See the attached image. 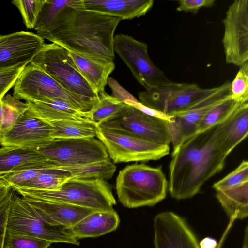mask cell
Wrapping results in <instances>:
<instances>
[{
  "mask_svg": "<svg viewBox=\"0 0 248 248\" xmlns=\"http://www.w3.org/2000/svg\"><path fill=\"white\" fill-rule=\"evenodd\" d=\"M15 191L11 190L7 197L0 205V248H3L7 230V221L10 208Z\"/></svg>",
  "mask_w": 248,
  "mask_h": 248,
  "instance_id": "37",
  "label": "cell"
},
{
  "mask_svg": "<svg viewBox=\"0 0 248 248\" xmlns=\"http://www.w3.org/2000/svg\"><path fill=\"white\" fill-rule=\"evenodd\" d=\"M51 242L7 230L3 248H48Z\"/></svg>",
  "mask_w": 248,
  "mask_h": 248,
  "instance_id": "33",
  "label": "cell"
},
{
  "mask_svg": "<svg viewBox=\"0 0 248 248\" xmlns=\"http://www.w3.org/2000/svg\"><path fill=\"white\" fill-rule=\"evenodd\" d=\"M231 82L209 88L207 92L188 110L172 116L167 122L168 130L173 149L195 133L205 116L216 107L231 98Z\"/></svg>",
  "mask_w": 248,
  "mask_h": 248,
  "instance_id": "12",
  "label": "cell"
},
{
  "mask_svg": "<svg viewBox=\"0 0 248 248\" xmlns=\"http://www.w3.org/2000/svg\"><path fill=\"white\" fill-rule=\"evenodd\" d=\"M115 187L121 203L134 208L154 206L164 199L168 182L161 167L134 164L119 171Z\"/></svg>",
  "mask_w": 248,
  "mask_h": 248,
  "instance_id": "3",
  "label": "cell"
},
{
  "mask_svg": "<svg viewBox=\"0 0 248 248\" xmlns=\"http://www.w3.org/2000/svg\"><path fill=\"white\" fill-rule=\"evenodd\" d=\"M43 0H14L12 3L19 10L26 27L34 28Z\"/></svg>",
  "mask_w": 248,
  "mask_h": 248,
  "instance_id": "36",
  "label": "cell"
},
{
  "mask_svg": "<svg viewBox=\"0 0 248 248\" xmlns=\"http://www.w3.org/2000/svg\"><path fill=\"white\" fill-rule=\"evenodd\" d=\"M82 76L98 94L104 92L109 75L115 69L114 60L69 51Z\"/></svg>",
  "mask_w": 248,
  "mask_h": 248,
  "instance_id": "22",
  "label": "cell"
},
{
  "mask_svg": "<svg viewBox=\"0 0 248 248\" xmlns=\"http://www.w3.org/2000/svg\"><path fill=\"white\" fill-rule=\"evenodd\" d=\"M12 189L11 186L2 177H0V205Z\"/></svg>",
  "mask_w": 248,
  "mask_h": 248,
  "instance_id": "42",
  "label": "cell"
},
{
  "mask_svg": "<svg viewBox=\"0 0 248 248\" xmlns=\"http://www.w3.org/2000/svg\"><path fill=\"white\" fill-rule=\"evenodd\" d=\"M98 95L99 101L87 112L88 120L96 126L116 116L125 105L105 91Z\"/></svg>",
  "mask_w": 248,
  "mask_h": 248,
  "instance_id": "29",
  "label": "cell"
},
{
  "mask_svg": "<svg viewBox=\"0 0 248 248\" xmlns=\"http://www.w3.org/2000/svg\"><path fill=\"white\" fill-rule=\"evenodd\" d=\"M3 121V110L1 103V99L0 100V132Z\"/></svg>",
  "mask_w": 248,
  "mask_h": 248,
  "instance_id": "45",
  "label": "cell"
},
{
  "mask_svg": "<svg viewBox=\"0 0 248 248\" xmlns=\"http://www.w3.org/2000/svg\"><path fill=\"white\" fill-rule=\"evenodd\" d=\"M41 36L20 31L0 35V72L24 67L45 44Z\"/></svg>",
  "mask_w": 248,
  "mask_h": 248,
  "instance_id": "15",
  "label": "cell"
},
{
  "mask_svg": "<svg viewBox=\"0 0 248 248\" xmlns=\"http://www.w3.org/2000/svg\"><path fill=\"white\" fill-rule=\"evenodd\" d=\"M154 231V248H200L195 235L184 219L172 212L156 215Z\"/></svg>",
  "mask_w": 248,
  "mask_h": 248,
  "instance_id": "17",
  "label": "cell"
},
{
  "mask_svg": "<svg viewBox=\"0 0 248 248\" xmlns=\"http://www.w3.org/2000/svg\"><path fill=\"white\" fill-rule=\"evenodd\" d=\"M195 83L174 82L139 93L143 105L170 116L190 109L208 91Z\"/></svg>",
  "mask_w": 248,
  "mask_h": 248,
  "instance_id": "11",
  "label": "cell"
},
{
  "mask_svg": "<svg viewBox=\"0 0 248 248\" xmlns=\"http://www.w3.org/2000/svg\"><path fill=\"white\" fill-rule=\"evenodd\" d=\"M13 87V96L26 102L58 100L83 112L89 111L94 105L65 90L43 69L31 62L24 67Z\"/></svg>",
  "mask_w": 248,
  "mask_h": 248,
  "instance_id": "6",
  "label": "cell"
},
{
  "mask_svg": "<svg viewBox=\"0 0 248 248\" xmlns=\"http://www.w3.org/2000/svg\"><path fill=\"white\" fill-rule=\"evenodd\" d=\"M74 0H43L34 28L37 32L46 29L58 15Z\"/></svg>",
  "mask_w": 248,
  "mask_h": 248,
  "instance_id": "31",
  "label": "cell"
},
{
  "mask_svg": "<svg viewBox=\"0 0 248 248\" xmlns=\"http://www.w3.org/2000/svg\"><path fill=\"white\" fill-rule=\"evenodd\" d=\"M222 146L229 155L248 134V103L242 104L221 124Z\"/></svg>",
  "mask_w": 248,
  "mask_h": 248,
  "instance_id": "23",
  "label": "cell"
},
{
  "mask_svg": "<svg viewBox=\"0 0 248 248\" xmlns=\"http://www.w3.org/2000/svg\"><path fill=\"white\" fill-rule=\"evenodd\" d=\"M248 182V162L243 160L231 173L214 184L216 191L224 190L237 186Z\"/></svg>",
  "mask_w": 248,
  "mask_h": 248,
  "instance_id": "34",
  "label": "cell"
},
{
  "mask_svg": "<svg viewBox=\"0 0 248 248\" xmlns=\"http://www.w3.org/2000/svg\"><path fill=\"white\" fill-rule=\"evenodd\" d=\"M167 122L147 115L125 104L116 116L97 126L124 131L155 143L169 146L171 141Z\"/></svg>",
  "mask_w": 248,
  "mask_h": 248,
  "instance_id": "14",
  "label": "cell"
},
{
  "mask_svg": "<svg viewBox=\"0 0 248 248\" xmlns=\"http://www.w3.org/2000/svg\"><path fill=\"white\" fill-rule=\"evenodd\" d=\"M71 178V175L68 171L57 168H45L35 177L13 188L41 190H55Z\"/></svg>",
  "mask_w": 248,
  "mask_h": 248,
  "instance_id": "27",
  "label": "cell"
},
{
  "mask_svg": "<svg viewBox=\"0 0 248 248\" xmlns=\"http://www.w3.org/2000/svg\"><path fill=\"white\" fill-rule=\"evenodd\" d=\"M120 219L117 212L110 210L95 211L87 215L74 225L66 228L75 239L96 237L115 231Z\"/></svg>",
  "mask_w": 248,
  "mask_h": 248,
  "instance_id": "21",
  "label": "cell"
},
{
  "mask_svg": "<svg viewBox=\"0 0 248 248\" xmlns=\"http://www.w3.org/2000/svg\"><path fill=\"white\" fill-rule=\"evenodd\" d=\"M200 248H216L217 246V241L210 237H205L199 243Z\"/></svg>",
  "mask_w": 248,
  "mask_h": 248,
  "instance_id": "43",
  "label": "cell"
},
{
  "mask_svg": "<svg viewBox=\"0 0 248 248\" xmlns=\"http://www.w3.org/2000/svg\"><path fill=\"white\" fill-rule=\"evenodd\" d=\"M3 110V121L0 132V138L13 126L17 118L28 108L27 102L10 94L5 95L1 99Z\"/></svg>",
  "mask_w": 248,
  "mask_h": 248,
  "instance_id": "32",
  "label": "cell"
},
{
  "mask_svg": "<svg viewBox=\"0 0 248 248\" xmlns=\"http://www.w3.org/2000/svg\"><path fill=\"white\" fill-rule=\"evenodd\" d=\"M221 124L186 138L173 149L168 182L172 198L193 197L222 170L228 155L222 146Z\"/></svg>",
  "mask_w": 248,
  "mask_h": 248,
  "instance_id": "1",
  "label": "cell"
},
{
  "mask_svg": "<svg viewBox=\"0 0 248 248\" xmlns=\"http://www.w3.org/2000/svg\"><path fill=\"white\" fill-rule=\"evenodd\" d=\"M23 198L47 223L66 228L74 225L87 215L95 211L62 202Z\"/></svg>",
  "mask_w": 248,
  "mask_h": 248,
  "instance_id": "19",
  "label": "cell"
},
{
  "mask_svg": "<svg viewBox=\"0 0 248 248\" xmlns=\"http://www.w3.org/2000/svg\"><path fill=\"white\" fill-rule=\"evenodd\" d=\"M242 248H248V228L246 226L245 231L244 239Z\"/></svg>",
  "mask_w": 248,
  "mask_h": 248,
  "instance_id": "44",
  "label": "cell"
},
{
  "mask_svg": "<svg viewBox=\"0 0 248 248\" xmlns=\"http://www.w3.org/2000/svg\"><path fill=\"white\" fill-rule=\"evenodd\" d=\"M7 230L52 243H79L66 228L52 225L45 221L25 199L14 192L9 210Z\"/></svg>",
  "mask_w": 248,
  "mask_h": 248,
  "instance_id": "9",
  "label": "cell"
},
{
  "mask_svg": "<svg viewBox=\"0 0 248 248\" xmlns=\"http://www.w3.org/2000/svg\"><path fill=\"white\" fill-rule=\"evenodd\" d=\"M114 51L129 68L136 79L149 90L171 83L151 60L148 45L128 35L114 36Z\"/></svg>",
  "mask_w": 248,
  "mask_h": 248,
  "instance_id": "10",
  "label": "cell"
},
{
  "mask_svg": "<svg viewBox=\"0 0 248 248\" xmlns=\"http://www.w3.org/2000/svg\"><path fill=\"white\" fill-rule=\"evenodd\" d=\"M216 197L228 217L242 219L248 215V182L232 188L216 191Z\"/></svg>",
  "mask_w": 248,
  "mask_h": 248,
  "instance_id": "25",
  "label": "cell"
},
{
  "mask_svg": "<svg viewBox=\"0 0 248 248\" xmlns=\"http://www.w3.org/2000/svg\"><path fill=\"white\" fill-rule=\"evenodd\" d=\"M245 102H237L230 98L218 105L205 116L194 134L203 132L220 124Z\"/></svg>",
  "mask_w": 248,
  "mask_h": 248,
  "instance_id": "30",
  "label": "cell"
},
{
  "mask_svg": "<svg viewBox=\"0 0 248 248\" xmlns=\"http://www.w3.org/2000/svg\"><path fill=\"white\" fill-rule=\"evenodd\" d=\"M28 109L36 116L47 121L65 119L87 120V112L78 110L70 104L58 100L26 102Z\"/></svg>",
  "mask_w": 248,
  "mask_h": 248,
  "instance_id": "24",
  "label": "cell"
},
{
  "mask_svg": "<svg viewBox=\"0 0 248 248\" xmlns=\"http://www.w3.org/2000/svg\"><path fill=\"white\" fill-rule=\"evenodd\" d=\"M223 24L226 62L241 67L248 62V0H236L230 4Z\"/></svg>",
  "mask_w": 248,
  "mask_h": 248,
  "instance_id": "13",
  "label": "cell"
},
{
  "mask_svg": "<svg viewBox=\"0 0 248 248\" xmlns=\"http://www.w3.org/2000/svg\"><path fill=\"white\" fill-rule=\"evenodd\" d=\"M107 84L112 90L111 96L120 102L124 103L127 101L136 102L138 101L112 77L108 78Z\"/></svg>",
  "mask_w": 248,
  "mask_h": 248,
  "instance_id": "40",
  "label": "cell"
},
{
  "mask_svg": "<svg viewBox=\"0 0 248 248\" xmlns=\"http://www.w3.org/2000/svg\"><path fill=\"white\" fill-rule=\"evenodd\" d=\"M231 98L240 102L248 100V62L240 67L230 85Z\"/></svg>",
  "mask_w": 248,
  "mask_h": 248,
  "instance_id": "35",
  "label": "cell"
},
{
  "mask_svg": "<svg viewBox=\"0 0 248 248\" xmlns=\"http://www.w3.org/2000/svg\"><path fill=\"white\" fill-rule=\"evenodd\" d=\"M56 168L68 171L73 178L106 180L113 176L116 166L109 159L83 165L58 167Z\"/></svg>",
  "mask_w": 248,
  "mask_h": 248,
  "instance_id": "28",
  "label": "cell"
},
{
  "mask_svg": "<svg viewBox=\"0 0 248 248\" xmlns=\"http://www.w3.org/2000/svg\"><path fill=\"white\" fill-rule=\"evenodd\" d=\"M43 168H54V167L44 156L34 149L11 146L0 148V175Z\"/></svg>",
  "mask_w": 248,
  "mask_h": 248,
  "instance_id": "18",
  "label": "cell"
},
{
  "mask_svg": "<svg viewBox=\"0 0 248 248\" xmlns=\"http://www.w3.org/2000/svg\"><path fill=\"white\" fill-rule=\"evenodd\" d=\"M12 188L23 197L62 202L94 211L110 210L116 203L108 184L99 179L71 178L59 188L52 190Z\"/></svg>",
  "mask_w": 248,
  "mask_h": 248,
  "instance_id": "4",
  "label": "cell"
},
{
  "mask_svg": "<svg viewBox=\"0 0 248 248\" xmlns=\"http://www.w3.org/2000/svg\"><path fill=\"white\" fill-rule=\"evenodd\" d=\"M53 165H83L109 160L107 150L98 139H53L34 149Z\"/></svg>",
  "mask_w": 248,
  "mask_h": 248,
  "instance_id": "7",
  "label": "cell"
},
{
  "mask_svg": "<svg viewBox=\"0 0 248 248\" xmlns=\"http://www.w3.org/2000/svg\"><path fill=\"white\" fill-rule=\"evenodd\" d=\"M31 62L39 66L68 92L95 105L98 94L81 75L69 51L52 43L45 44Z\"/></svg>",
  "mask_w": 248,
  "mask_h": 248,
  "instance_id": "5",
  "label": "cell"
},
{
  "mask_svg": "<svg viewBox=\"0 0 248 248\" xmlns=\"http://www.w3.org/2000/svg\"><path fill=\"white\" fill-rule=\"evenodd\" d=\"M24 68L18 67L0 72V100L14 86Z\"/></svg>",
  "mask_w": 248,
  "mask_h": 248,
  "instance_id": "38",
  "label": "cell"
},
{
  "mask_svg": "<svg viewBox=\"0 0 248 248\" xmlns=\"http://www.w3.org/2000/svg\"><path fill=\"white\" fill-rule=\"evenodd\" d=\"M5 176V175H4ZM3 176V175H0V177H3V176Z\"/></svg>",
  "mask_w": 248,
  "mask_h": 248,
  "instance_id": "46",
  "label": "cell"
},
{
  "mask_svg": "<svg viewBox=\"0 0 248 248\" xmlns=\"http://www.w3.org/2000/svg\"><path fill=\"white\" fill-rule=\"evenodd\" d=\"M153 0H82L83 8L122 20L145 15L154 4Z\"/></svg>",
  "mask_w": 248,
  "mask_h": 248,
  "instance_id": "20",
  "label": "cell"
},
{
  "mask_svg": "<svg viewBox=\"0 0 248 248\" xmlns=\"http://www.w3.org/2000/svg\"><path fill=\"white\" fill-rule=\"evenodd\" d=\"M121 20L86 10L82 0H74L37 34L70 52L114 60V32Z\"/></svg>",
  "mask_w": 248,
  "mask_h": 248,
  "instance_id": "2",
  "label": "cell"
},
{
  "mask_svg": "<svg viewBox=\"0 0 248 248\" xmlns=\"http://www.w3.org/2000/svg\"><path fill=\"white\" fill-rule=\"evenodd\" d=\"M52 133V127L48 121L27 108L0 138V144L35 149L53 139Z\"/></svg>",
  "mask_w": 248,
  "mask_h": 248,
  "instance_id": "16",
  "label": "cell"
},
{
  "mask_svg": "<svg viewBox=\"0 0 248 248\" xmlns=\"http://www.w3.org/2000/svg\"><path fill=\"white\" fill-rule=\"evenodd\" d=\"M48 122L52 127L53 139L96 137L97 126L87 120L65 119Z\"/></svg>",
  "mask_w": 248,
  "mask_h": 248,
  "instance_id": "26",
  "label": "cell"
},
{
  "mask_svg": "<svg viewBox=\"0 0 248 248\" xmlns=\"http://www.w3.org/2000/svg\"><path fill=\"white\" fill-rule=\"evenodd\" d=\"M124 104L131 105L144 114L151 117L162 119L168 122L170 121L172 118V116H169L161 111L148 107L139 101L136 102L127 101Z\"/></svg>",
  "mask_w": 248,
  "mask_h": 248,
  "instance_id": "41",
  "label": "cell"
},
{
  "mask_svg": "<svg viewBox=\"0 0 248 248\" xmlns=\"http://www.w3.org/2000/svg\"><path fill=\"white\" fill-rule=\"evenodd\" d=\"M179 6L176 10L179 12L196 13L203 7H212L215 3V0H180L178 1Z\"/></svg>",
  "mask_w": 248,
  "mask_h": 248,
  "instance_id": "39",
  "label": "cell"
},
{
  "mask_svg": "<svg viewBox=\"0 0 248 248\" xmlns=\"http://www.w3.org/2000/svg\"><path fill=\"white\" fill-rule=\"evenodd\" d=\"M96 138L115 163L157 160L170 152L169 146L155 143L120 130L97 126Z\"/></svg>",
  "mask_w": 248,
  "mask_h": 248,
  "instance_id": "8",
  "label": "cell"
}]
</instances>
